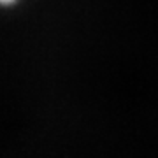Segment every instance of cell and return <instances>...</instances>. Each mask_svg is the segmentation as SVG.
<instances>
[{"label":"cell","mask_w":158,"mask_h":158,"mask_svg":"<svg viewBox=\"0 0 158 158\" xmlns=\"http://www.w3.org/2000/svg\"><path fill=\"white\" fill-rule=\"evenodd\" d=\"M18 0H0V6H11V4H16Z\"/></svg>","instance_id":"1"}]
</instances>
